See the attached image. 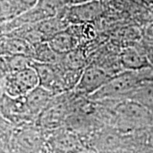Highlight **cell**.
<instances>
[{"mask_svg": "<svg viewBox=\"0 0 153 153\" xmlns=\"http://www.w3.org/2000/svg\"><path fill=\"white\" fill-rule=\"evenodd\" d=\"M149 82H153V66L137 71L124 70L111 76L103 87L88 98L92 100L128 99L139 88Z\"/></svg>", "mask_w": 153, "mask_h": 153, "instance_id": "1", "label": "cell"}, {"mask_svg": "<svg viewBox=\"0 0 153 153\" xmlns=\"http://www.w3.org/2000/svg\"><path fill=\"white\" fill-rule=\"evenodd\" d=\"M105 8L103 0H94L75 5L65 6L60 15L68 25L97 23L103 18Z\"/></svg>", "mask_w": 153, "mask_h": 153, "instance_id": "2", "label": "cell"}, {"mask_svg": "<svg viewBox=\"0 0 153 153\" xmlns=\"http://www.w3.org/2000/svg\"><path fill=\"white\" fill-rule=\"evenodd\" d=\"M39 86L38 74L32 66L4 76V92L11 98L26 95Z\"/></svg>", "mask_w": 153, "mask_h": 153, "instance_id": "3", "label": "cell"}, {"mask_svg": "<svg viewBox=\"0 0 153 153\" xmlns=\"http://www.w3.org/2000/svg\"><path fill=\"white\" fill-rule=\"evenodd\" d=\"M31 66L38 74L39 86L55 95L68 91L64 79V69L60 64L41 63L33 60Z\"/></svg>", "mask_w": 153, "mask_h": 153, "instance_id": "4", "label": "cell"}, {"mask_svg": "<svg viewBox=\"0 0 153 153\" xmlns=\"http://www.w3.org/2000/svg\"><path fill=\"white\" fill-rule=\"evenodd\" d=\"M111 76L100 66L88 64L84 68L80 80L73 90L77 94L88 98L103 87Z\"/></svg>", "mask_w": 153, "mask_h": 153, "instance_id": "5", "label": "cell"}, {"mask_svg": "<svg viewBox=\"0 0 153 153\" xmlns=\"http://www.w3.org/2000/svg\"><path fill=\"white\" fill-rule=\"evenodd\" d=\"M119 60L123 71H137L148 66H153L146 55L140 41L121 48Z\"/></svg>", "mask_w": 153, "mask_h": 153, "instance_id": "6", "label": "cell"}, {"mask_svg": "<svg viewBox=\"0 0 153 153\" xmlns=\"http://www.w3.org/2000/svg\"><path fill=\"white\" fill-rule=\"evenodd\" d=\"M11 55H23L33 59V46L27 41L16 36L0 35V56Z\"/></svg>", "mask_w": 153, "mask_h": 153, "instance_id": "7", "label": "cell"}, {"mask_svg": "<svg viewBox=\"0 0 153 153\" xmlns=\"http://www.w3.org/2000/svg\"><path fill=\"white\" fill-rule=\"evenodd\" d=\"M52 49L60 55H64L80 46V40L69 25L66 29L56 33L48 41Z\"/></svg>", "mask_w": 153, "mask_h": 153, "instance_id": "8", "label": "cell"}, {"mask_svg": "<svg viewBox=\"0 0 153 153\" xmlns=\"http://www.w3.org/2000/svg\"><path fill=\"white\" fill-rule=\"evenodd\" d=\"M33 59L23 55H1L0 69L5 74L21 71L31 66Z\"/></svg>", "mask_w": 153, "mask_h": 153, "instance_id": "9", "label": "cell"}, {"mask_svg": "<svg viewBox=\"0 0 153 153\" xmlns=\"http://www.w3.org/2000/svg\"><path fill=\"white\" fill-rule=\"evenodd\" d=\"M34 55L33 60L48 64H60L62 59V55L54 51L49 46L48 42L40 43L33 45Z\"/></svg>", "mask_w": 153, "mask_h": 153, "instance_id": "10", "label": "cell"}, {"mask_svg": "<svg viewBox=\"0 0 153 153\" xmlns=\"http://www.w3.org/2000/svg\"><path fill=\"white\" fill-rule=\"evenodd\" d=\"M128 99L142 105L153 114V82H149L139 88Z\"/></svg>", "mask_w": 153, "mask_h": 153, "instance_id": "11", "label": "cell"}, {"mask_svg": "<svg viewBox=\"0 0 153 153\" xmlns=\"http://www.w3.org/2000/svg\"><path fill=\"white\" fill-rule=\"evenodd\" d=\"M140 43L153 66V22H149L143 26L142 37Z\"/></svg>", "mask_w": 153, "mask_h": 153, "instance_id": "12", "label": "cell"}, {"mask_svg": "<svg viewBox=\"0 0 153 153\" xmlns=\"http://www.w3.org/2000/svg\"><path fill=\"white\" fill-rule=\"evenodd\" d=\"M94 0H61L62 4L65 6L75 5V4H83L87 2H91Z\"/></svg>", "mask_w": 153, "mask_h": 153, "instance_id": "13", "label": "cell"}, {"mask_svg": "<svg viewBox=\"0 0 153 153\" xmlns=\"http://www.w3.org/2000/svg\"><path fill=\"white\" fill-rule=\"evenodd\" d=\"M5 73L0 69V101L3 98L4 92V80Z\"/></svg>", "mask_w": 153, "mask_h": 153, "instance_id": "14", "label": "cell"}]
</instances>
